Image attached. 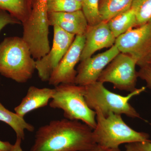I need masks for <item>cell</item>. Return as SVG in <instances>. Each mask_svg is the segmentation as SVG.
Instances as JSON below:
<instances>
[{"mask_svg": "<svg viewBox=\"0 0 151 151\" xmlns=\"http://www.w3.org/2000/svg\"><path fill=\"white\" fill-rule=\"evenodd\" d=\"M99 0H84L82 4V10L86 17L88 24L93 26L101 21L99 12Z\"/></svg>", "mask_w": 151, "mask_h": 151, "instance_id": "obj_21", "label": "cell"}, {"mask_svg": "<svg viewBox=\"0 0 151 151\" xmlns=\"http://www.w3.org/2000/svg\"><path fill=\"white\" fill-rule=\"evenodd\" d=\"M35 61L22 38L9 37L0 43V74L6 78L26 83L32 77Z\"/></svg>", "mask_w": 151, "mask_h": 151, "instance_id": "obj_2", "label": "cell"}, {"mask_svg": "<svg viewBox=\"0 0 151 151\" xmlns=\"http://www.w3.org/2000/svg\"><path fill=\"white\" fill-rule=\"evenodd\" d=\"M115 45L120 52L129 55L142 67L151 61V20L145 24L131 29L116 38Z\"/></svg>", "mask_w": 151, "mask_h": 151, "instance_id": "obj_7", "label": "cell"}, {"mask_svg": "<svg viewBox=\"0 0 151 151\" xmlns=\"http://www.w3.org/2000/svg\"><path fill=\"white\" fill-rule=\"evenodd\" d=\"M76 1H77L81 3L82 4L84 0H76Z\"/></svg>", "mask_w": 151, "mask_h": 151, "instance_id": "obj_28", "label": "cell"}, {"mask_svg": "<svg viewBox=\"0 0 151 151\" xmlns=\"http://www.w3.org/2000/svg\"><path fill=\"white\" fill-rule=\"evenodd\" d=\"M96 113L97 125L93 133L97 145L109 148H118L124 143L150 141L148 134L135 131L127 125L119 114L110 113L107 116Z\"/></svg>", "mask_w": 151, "mask_h": 151, "instance_id": "obj_3", "label": "cell"}, {"mask_svg": "<svg viewBox=\"0 0 151 151\" xmlns=\"http://www.w3.org/2000/svg\"><path fill=\"white\" fill-rule=\"evenodd\" d=\"M0 121L9 126L16 134L17 137L22 140L24 139L25 131H34L35 127L32 124L26 122L23 118L16 113L9 111L0 102Z\"/></svg>", "mask_w": 151, "mask_h": 151, "instance_id": "obj_15", "label": "cell"}, {"mask_svg": "<svg viewBox=\"0 0 151 151\" xmlns=\"http://www.w3.org/2000/svg\"><path fill=\"white\" fill-rule=\"evenodd\" d=\"M13 145L9 142L0 140V151H11Z\"/></svg>", "mask_w": 151, "mask_h": 151, "instance_id": "obj_25", "label": "cell"}, {"mask_svg": "<svg viewBox=\"0 0 151 151\" xmlns=\"http://www.w3.org/2000/svg\"><path fill=\"white\" fill-rule=\"evenodd\" d=\"M48 19L50 26H58L75 36L85 35L89 26L82 9L70 12L48 13Z\"/></svg>", "mask_w": 151, "mask_h": 151, "instance_id": "obj_13", "label": "cell"}, {"mask_svg": "<svg viewBox=\"0 0 151 151\" xmlns=\"http://www.w3.org/2000/svg\"><path fill=\"white\" fill-rule=\"evenodd\" d=\"M0 9L8 11L22 24L27 20L31 12L28 0H0Z\"/></svg>", "mask_w": 151, "mask_h": 151, "instance_id": "obj_18", "label": "cell"}, {"mask_svg": "<svg viewBox=\"0 0 151 151\" xmlns=\"http://www.w3.org/2000/svg\"><path fill=\"white\" fill-rule=\"evenodd\" d=\"M0 82H1V78H0Z\"/></svg>", "mask_w": 151, "mask_h": 151, "instance_id": "obj_30", "label": "cell"}, {"mask_svg": "<svg viewBox=\"0 0 151 151\" xmlns=\"http://www.w3.org/2000/svg\"><path fill=\"white\" fill-rule=\"evenodd\" d=\"M54 89L30 86L21 102L14 108L15 113L24 118L28 113L47 106L54 94Z\"/></svg>", "mask_w": 151, "mask_h": 151, "instance_id": "obj_14", "label": "cell"}, {"mask_svg": "<svg viewBox=\"0 0 151 151\" xmlns=\"http://www.w3.org/2000/svg\"><path fill=\"white\" fill-rule=\"evenodd\" d=\"M137 62L129 55L120 52L103 70L97 81L110 82L116 89L135 91L138 78Z\"/></svg>", "mask_w": 151, "mask_h": 151, "instance_id": "obj_8", "label": "cell"}, {"mask_svg": "<svg viewBox=\"0 0 151 151\" xmlns=\"http://www.w3.org/2000/svg\"><path fill=\"white\" fill-rule=\"evenodd\" d=\"M138 77L146 81L147 86L151 89V66L147 65L140 68L137 71Z\"/></svg>", "mask_w": 151, "mask_h": 151, "instance_id": "obj_24", "label": "cell"}, {"mask_svg": "<svg viewBox=\"0 0 151 151\" xmlns=\"http://www.w3.org/2000/svg\"><path fill=\"white\" fill-rule=\"evenodd\" d=\"M22 24L19 21L14 17L6 11L0 10V32L9 24Z\"/></svg>", "mask_w": 151, "mask_h": 151, "instance_id": "obj_22", "label": "cell"}, {"mask_svg": "<svg viewBox=\"0 0 151 151\" xmlns=\"http://www.w3.org/2000/svg\"><path fill=\"white\" fill-rule=\"evenodd\" d=\"M22 140L20 138L17 137L15 143L13 145L11 151H23L22 148Z\"/></svg>", "mask_w": 151, "mask_h": 151, "instance_id": "obj_27", "label": "cell"}, {"mask_svg": "<svg viewBox=\"0 0 151 151\" xmlns=\"http://www.w3.org/2000/svg\"><path fill=\"white\" fill-rule=\"evenodd\" d=\"M90 151H122L119 148H109L97 145Z\"/></svg>", "mask_w": 151, "mask_h": 151, "instance_id": "obj_26", "label": "cell"}, {"mask_svg": "<svg viewBox=\"0 0 151 151\" xmlns=\"http://www.w3.org/2000/svg\"><path fill=\"white\" fill-rule=\"evenodd\" d=\"M85 42V35L76 36L69 49L52 71L48 81L49 85L55 86L61 84H75L77 73L75 67L80 61Z\"/></svg>", "mask_w": 151, "mask_h": 151, "instance_id": "obj_10", "label": "cell"}, {"mask_svg": "<svg viewBox=\"0 0 151 151\" xmlns=\"http://www.w3.org/2000/svg\"><path fill=\"white\" fill-rule=\"evenodd\" d=\"M133 0H99V12L102 21H108L131 8Z\"/></svg>", "mask_w": 151, "mask_h": 151, "instance_id": "obj_17", "label": "cell"}, {"mask_svg": "<svg viewBox=\"0 0 151 151\" xmlns=\"http://www.w3.org/2000/svg\"><path fill=\"white\" fill-rule=\"evenodd\" d=\"M120 52L114 45L108 50L81 61L77 68L75 84L85 86L97 81L105 67Z\"/></svg>", "mask_w": 151, "mask_h": 151, "instance_id": "obj_11", "label": "cell"}, {"mask_svg": "<svg viewBox=\"0 0 151 151\" xmlns=\"http://www.w3.org/2000/svg\"><path fill=\"white\" fill-rule=\"evenodd\" d=\"M125 148L126 151H151V141L129 143Z\"/></svg>", "mask_w": 151, "mask_h": 151, "instance_id": "obj_23", "label": "cell"}, {"mask_svg": "<svg viewBox=\"0 0 151 151\" xmlns=\"http://www.w3.org/2000/svg\"><path fill=\"white\" fill-rule=\"evenodd\" d=\"M85 36V42L80 61L91 57L98 50L111 47L115 44L116 40L106 21H101L94 25L88 26Z\"/></svg>", "mask_w": 151, "mask_h": 151, "instance_id": "obj_12", "label": "cell"}, {"mask_svg": "<svg viewBox=\"0 0 151 151\" xmlns=\"http://www.w3.org/2000/svg\"><path fill=\"white\" fill-rule=\"evenodd\" d=\"M92 130L77 120H52L39 128L29 151H90L97 145Z\"/></svg>", "mask_w": 151, "mask_h": 151, "instance_id": "obj_1", "label": "cell"}, {"mask_svg": "<svg viewBox=\"0 0 151 151\" xmlns=\"http://www.w3.org/2000/svg\"><path fill=\"white\" fill-rule=\"evenodd\" d=\"M48 13L70 12L82 9V4L76 0H47Z\"/></svg>", "mask_w": 151, "mask_h": 151, "instance_id": "obj_20", "label": "cell"}, {"mask_svg": "<svg viewBox=\"0 0 151 151\" xmlns=\"http://www.w3.org/2000/svg\"><path fill=\"white\" fill-rule=\"evenodd\" d=\"M150 65L151 66V61L150 62Z\"/></svg>", "mask_w": 151, "mask_h": 151, "instance_id": "obj_29", "label": "cell"}, {"mask_svg": "<svg viewBox=\"0 0 151 151\" xmlns=\"http://www.w3.org/2000/svg\"><path fill=\"white\" fill-rule=\"evenodd\" d=\"M131 8L134 12L137 27L151 20V0H133Z\"/></svg>", "mask_w": 151, "mask_h": 151, "instance_id": "obj_19", "label": "cell"}, {"mask_svg": "<svg viewBox=\"0 0 151 151\" xmlns=\"http://www.w3.org/2000/svg\"><path fill=\"white\" fill-rule=\"evenodd\" d=\"M52 47L45 56L36 60V69L42 81H48L52 71L57 66L73 43L75 35L66 32L58 26H53Z\"/></svg>", "mask_w": 151, "mask_h": 151, "instance_id": "obj_9", "label": "cell"}, {"mask_svg": "<svg viewBox=\"0 0 151 151\" xmlns=\"http://www.w3.org/2000/svg\"><path fill=\"white\" fill-rule=\"evenodd\" d=\"M55 87L50 107L62 110L65 119L82 121L94 129L97 125L96 113L86 104L85 86L61 84Z\"/></svg>", "mask_w": 151, "mask_h": 151, "instance_id": "obj_4", "label": "cell"}, {"mask_svg": "<svg viewBox=\"0 0 151 151\" xmlns=\"http://www.w3.org/2000/svg\"><path fill=\"white\" fill-rule=\"evenodd\" d=\"M103 84L97 81L84 86V97L90 109L100 111L105 116L113 113L121 115L125 114L130 118H140L139 114L129 103V101L134 96L145 91L146 87L137 89L127 96H123L109 91Z\"/></svg>", "mask_w": 151, "mask_h": 151, "instance_id": "obj_5", "label": "cell"}, {"mask_svg": "<svg viewBox=\"0 0 151 151\" xmlns=\"http://www.w3.org/2000/svg\"><path fill=\"white\" fill-rule=\"evenodd\" d=\"M47 0H35L29 18L22 24L23 39L30 49L34 59L45 56L50 50L48 39V13Z\"/></svg>", "mask_w": 151, "mask_h": 151, "instance_id": "obj_6", "label": "cell"}, {"mask_svg": "<svg viewBox=\"0 0 151 151\" xmlns=\"http://www.w3.org/2000/svg\"><path fill=\"white\" fill-rule=\"evenodd\" d=\"M107 22L108 27L116 39L129 30L137 27L134 12L131 8L117 15Z\"/></svg>", "mask_w": 151, "mask_h": 151, "instance_id": "obj_16", "label": "cell"}]
</instances>
